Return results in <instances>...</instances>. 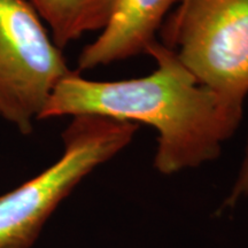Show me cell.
<instances>
[{
    "instance_id": "obj_5",
    "label": "cell",
    "mask_w": 248,
    "mask_h": 248,
    "mask_svg": "<svg viewBox=\"0 0 248 248\" xmlns=\"http://www.w3.org/2000/svg\"><path fill=\"white\" fill-rule=\"evenodd\" d=\"M182 0H115L106 26L82 49L77 70H91L147 53L156 32L176 2Z\"/></svg>"
},
{
    "instance_id": "obj_1",
    "label": "cell",
    "mask_w": 248,
    "mask_h": 248,
    "mask_svg": "<svg viewBox=\"0 0 248 248\" xmlns=\"http://www.w3.org/2000/svg\"><path fill=\"white\" fill-rule=\"evenodd\" d=\"M147 54L156 67L138 78L99 82L74 70L54 89L39 120L98 115L153 126V166L164 176L216 160L237 131L244 108L201 84L167 45L156 40Z\"/></svg>"
},
{
    "instance_id": "obj_3",
    "label": "cell",
    "mask_w": 248,
    "mask_h": 248,
    "mask_svg": "<svg viewBox=\"0 0 248 248\" xmlns=\"http://www.w3.org/2000/svg\"><path fill=\"white\" fill-rule=\"evenodd\" d=\"M164 45L201 84L238 107L248 95V0H182Z\"/></svg>"
},
{
    "instance_id": "obj_7",
    "label": "cell",
    "mask_w": 248,
    "mask_h": 248,
    "mask_svg": "<svg viewBox=\"0 0 248 248\" xmlns=\"http://www.w3.org/2000/svg\"><path fill=\"white\" fill-rule=\"evenodd\" d=\"M248 198V139L246 150L241 161L240 168L238 170L237 176L233 182V185L226 195L223 208L224 209H232L237 204H239L241 201Z\"/></svg>"
},
{
    "instance_id": "obj_6",
    "label": "cell",
    "mask_w": 248,
    "mask_h": 248,
    "mask_svg": "<svg viewBox=\"0 0 248 248\" xmlns=\"http://www.w3.org/2000/svg\"><path fill=\"white\" fill-rule=\"evenodd\" d=\"M60 49L106 26L115 0H29Z\"/></svg>"
},
{
    "instance_id": "obj_2",
    "label": "cell",
    "mask_w": 248,
    "mask_h": 248,
    "mask_svg": "<svg viewBox=\"0 0 248 248\" xmlns=\"http://www.w3.org/2000/svg\"><path fill=\"white\" fill-rule=\"evenodd\" d=\"M138 124L98 115L73 117L63 151L47 169L0 195V248H32L49 217L95 169L131 144Z\"/></svg>"
},
{
    "instance_id": "obj_4",
    "label": "cell",
    "mask_w": 248,
    "mask_h": 248,
    "mask_svg": "<svg viewBox=\"0 0 248 248\" xmlns=\"http://www.w3.org/2000/svg\"><path fill=\"white\" fill-rule=\"evenodd\" d=\"M74 70L29 0H0V119L23 136Z\"/></svg>"
}]
</instances>
